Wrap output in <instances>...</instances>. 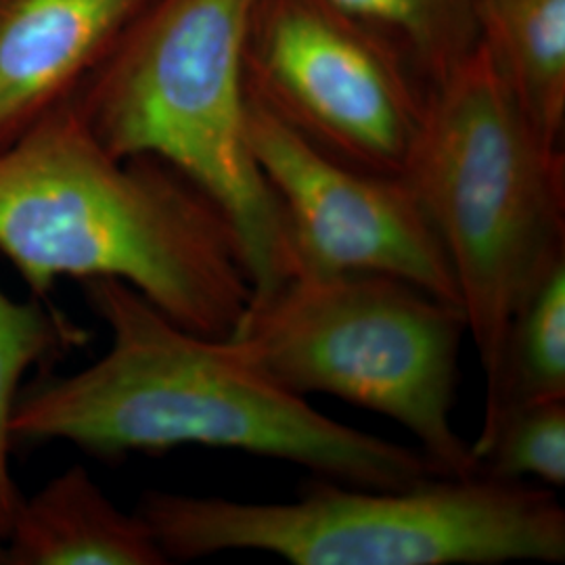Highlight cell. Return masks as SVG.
Returning a JSON list of instances; mask_svg holds the SVG:
<instances>
[{
  "instance_id": "6da1fadb",
  "label": "cell",
  "mask_w": 565,
  "mask_h": 565,
  "mask_svg": "<svg viewBox=\"0 0 565 565\" xmlns=\"http://www.w3.org/2000/svg\"><path fill=\"white\" fill-rule=\"evenodd\" d=\"M84 289L109 329V348L74 375L21 392L15 445L70 443L103 459L226 448L366 488L446 478L422 450L327 417L231 335L191 331L116 279L84 281Z\"/></svg>"
},
{
  "instance_id": "7a4b0ae2",
  "label": "cell",
  "mask_w": 565,
  "mask_h": 565,
  "mask_svg": "<svg viewBox=\"0 0 565 565\" xmlns=\"http://www.w3.org/2000/svg\"><path fill=\"white\" fill-rule=\"evenodd\" d=\"M0 254L34 298L61 279H116L203 335H228L252 302L223 212L153 158L111 156L74 97L0 151Z\"/></svg>"
},
{
  "instance_id": "3957f363",
  "label": "cell",
  "mask_w": 565,
  "mask_h": 565,
  "mask_svg": "<svg viewBox=\"0 0 565 565\" xmlns=\"http://www.w3.org/2000/svg\"><path fill=\"white\" fill-rule=\"evenodd\" d=\"M401 179L445 249L467 335L499 390L507 333L546 275L565 263V162L527 120L478 42L425 84Z\"/></svg>"
},
{
  "instance_id": "277c9868",
  "label": "cell",
  "mask_w": 565,
  "mask_h": 565,
  "mask_svg": "<svg viewBox=\"0 0 565 565\" xmlns=\"http://www.w3.org/2000/svg\"><path fill=\"white\" fill-rule=\"evenodd\" d=\"M256 0H151L72 95L103 147L153 158L200 189L237 233L252 300L291 277L281 212L247 139Z\"/></svg>"
},
{
  "instance_id": "5b68a950",
  "label": "cell",
  "mask_w": 565,
  "mask_h": 565,
  "mask_svg": "<svg viewBox=\"0 0 565 565\" xmlns=\"http://www.w3.org/2000/svg\"><path fill=\"white\" fill-rule=\"evenodd\" d=\"M168 562L260 551L296 565L562 564L565 511L551 490L488 476L404 488L321 480L289 503L147 492Z\"/></svg>"
},
{
  "instance_id": "8992f818",
  "label": "cell",
  "mask_w": 565,
  "mask_h": 565,
  "mask_svg": "<svg viewBox=\"0 0 565 565\" xmlns=\"http://www.w3.org/2000/svg\"><path fill=\"white\" fill-rule=\"evenodd\" d=\"M287 390L327 394L404 427L446 478L478 476L452 425L463 310L387 275H294L228 333Z\"/></svg>"
},
{
  "instance_id": "52a82bcc",
  "label": "cell",
  "mask_w": 565,
  "mask_h": 565,
  "mask_svg": "<svg viewBox=\"0 0 565 565\" xmlns=\"http://www.w3.org/2000/svg\"><path fill=\"white\" fill-rule=\"evenodd\" d=\"M403 55L329 0H256L247 86L329 156L401 177L425 86Z\"/></svg>"
},
{
  "instance_id": "ba28073f",
  "label": "cell",
  "mask_w": 565,
  "mask_h": 565,
  "mask_svg": "<svg viewBox=\"0 0 565 565\" xmlns=\"http://www.w3.org/2000/svg\"><path fill=\"white\" fill-rule=\"evenodd\" d=\"M247 139L281 212L291 277L387 275L459 306L445 249L401 177L329 156L249 86Z\"/></svg>"
},
{
  "instance_id": "9c48e42d",
  "label": "cell",
  "mask_w": 565,
  "mask_h": 565,
  "mask_svg": "<svg viewBox=\"0 0 565 565\" xmlns=\"http://www.w3.org/2000/svg\"><path fill=\"white\" fill-rule=\"evenodd\" d=\"M151 0H0V151L70 99Z\"/></svg>"
},
{
  "instance_id": "30bf717a",
  "label": "cell",
  "mask_w": 565,
  "mask_h": 565,
  "mask_svg": "<svg viewBox=\"0 0 565 565\" xmlns=\"http://www.w3.org/2000/svg\"><path fill=\"white\" fill-rule=\"evenodd\" d=\"M2 545L7 565L170 564L141 513L121 511L82 465L21 497Z\"/></svg>"
},
{
  "instance_id": "8fae6325",
  "label": "cell",
  "mask_w": 565,
  "mask_h": 565,
  "mask_svg": "<svg viewBox=\"0 0 565 565\" xmlns=\"http://www.w3.org/2000/svg\"><path fill=\"white\" fill-rule=\"evenodd\" d=\"M478 42L527 120L553 145L565 126V0H478Z\"/></svg>"
},
{
  "instance_id": "7c38bea8",
  "label": "cell",
  "mask_w": 565,
  "mask_h": 565,
  "mask_svg": "<svg viewBox=\"0 0 565 565\" xmlns=\"http://www.w3.org/2000/svg\"><path fill=\"white\" fill-rule=\"evenodd\" d=\"M42 298L13 300L0 289V543L20 507V488L11 469L13 415L21 380L34 366L65 356L88 342L86 329Z\"/></svg>"
},
{
  "instance_id": "4fadbf2b",
  "label": "cell",
  "mask_w": 565,
  "mask_h": 565,
  "mask_svg": "<svg viewBox=\"0 0 565 565\" xmlns=\"http://www.w3.org/2000/svg\"><path fill=\"white\" fill-rule=\"evenodd\" d=\"M565 398V263L557 264L518 310L507 333L501 382L484 408L478 438L513 404Z\"/></svg>"
},
{
  "instance_id": "5bb4252c",
  "label": "cell",
  "mask_w": 565,
  "mask_h": 565,
  "mask_svg": "<svg viewBox=\"0 0 565 565\" xmlns=\"http://www.w3.org/2000/svg\"><path fill=\"white\" fill-rule=\"evenodd\" d=\"M390 42L425 84L478 44V0H329Z\"/></svg>"
},
{
  "instance_id": "9a60e30c",
  "label": "cell",
  "mask_w": 565,
  "mask_h": 565,
  "mask_svg": "<svg viewBox=\"0 0 565 565\" xmlns=\"http://www.w3.org/2000/svg\"><path fill=\"white\" fill-rule=\"evenodd\" d=\"M478 476L522 482L534 478L548 488L565 484V398L513 404L494 427L471 443Z\"/></svg>"
},
{
  "instance_id": "2e32d148",
  "label": "cell",
  "mask_w": 565,
  "mask_h": 565,
  "mask_svg": "<svg viewBox=\"0 0 565 565\" xmlns=\"http://www.w3.org/2000/svg\"><path fill=\"white\" fill-rule=\"evenodd\" d=\"M0 565H7V553H4V545L0 543Z\"/></svg>"
}]
</instances>
